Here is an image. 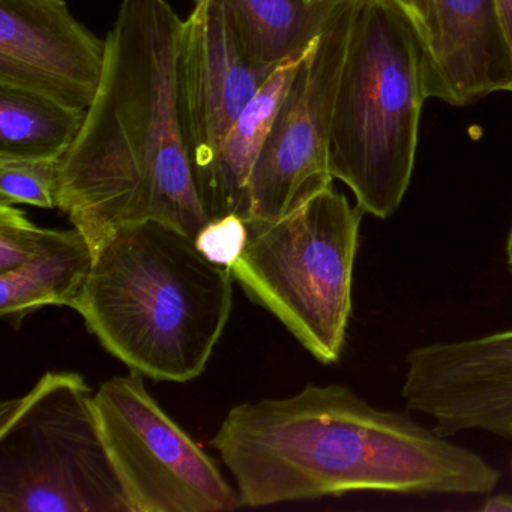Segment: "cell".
Masks as SVG:
<instances>
[{"label":"cell","mask_w":512,"mask_h":512,"mask_svg":"<svg viewBox=\"0 0 512 512\" xmlns=\"http://www.w3.org/2000/svg\"><path fill=\"white\" fill-rule=\"evenodd\" d=\"M427 100L424 44L394 0H358L338 83L331 172L364 214L400 208L415 169Z\"/></svg>","instance_id":"4"},{"label":"cell","mask_w":512,"mask_h":512,"mask_svg":"<svg viewBox=\"0 0 512 512\" xmlns=\"http://www.w3.org/2000/svg\"><path fill=\"white\" fill-rule=\"evenodd\" d=\"M194 2H197V0H194Z\"/></svg>","instance_id":"25"},{"label":"cell","mask_w":512,"mask_h":512,"mask_svg":"<svg viewBox=\"0 0 512 512\" xmlns=\"http://www.w3.org/2000/svg\"><path fill=\"white\" fill-rule=\"evenodd\" d=\"M232 278L181 230L146 221L121 227L95 248L70 308L130 370L187 383L205 371L229 323Z\"/></svg>","instance_id":"3"},{"label":"cell","mask_w":512,"mask_h":512,"mask_svg":"<svg viewBox=\"0 0 512 512\" xmlns=\"http://www.w3.org/2000/svg\"><path fill=\"white\" fill-rule=\"evenodd\" d=\"M247 241L248 224L238 214L211 218L194 238L197 250L206 260L227 269L238 262Z\"/></svg>","instance_id":"19"},{"label":"cell","mask_w":512,"mask_h":512,"mask_svg":"<svg viewBox=\"0 0 512 512\" xmlns=\"http://www.w3.org/2000/svg\"><path fill=\"white\" fill-rule=\"evenodd\" d=\"M482 511H512V494H499L488 497Z\"/></svg>","instance_id":"22"},{"label":"cell","mask_w":512,"mask_h":512,"mask_svg":"<svg viewBox=\"0 0 512 512\" xmlns=\"http://www.w3.org/2000/svg\"><path fill=\"white\" fill-rule=\"evenodd\" d=\"M230 28L253 64L275 68L314 43L338 0H220Z\"/></svg>","instance_id":"15"},{"label":"cell","mask_w":512,"mask_h":512,"mask_svg":"<svg viewBox=\"0 0 512 512\" xmlns=\"http://www.w3.org/2000/svg\"><path fill=\"white\" fill-rule=\"evenodd\" d=\"M364 211L334 185L275 221H247L233 280L325 365L340 361L352 314Z\"/></svg>","instance_id":"5"},{"label":"cell","mask_w":512,"mask_h":512,"mask_svg":"<svg viewBox=\"0 0 512 512\" xmlns=\"http://www.w3.org/2000/svg\"><path fill=\"white\" fill-rule=\"evenodd\" d=\"M86 110L0 86V157L59 161L76 142Z\"/></svg>","instance_id":"16"},{"label":"cell","mask_w":512,"mask_h":512,"mask_svg":"<svg viewBox=\"0 0 512 512\" xmlns=\"http://www.w3.org/2000/svg\"><path fill=\"white\" fill-rule=\"evenodd\" d=\"M505 256H506V265H508V269H509V274L512 275V221H511V227H509L508 238H506Z\"/></svg>","instance_id":"23"},{"label":"cell","mask_w":512,"mask_h":512,"mask_svg":"<svg viewBox=\"0 0 512 512\" xmlns=\"http://www.w3.org/2000/svg\"><path fill=\"white\" fill-rule=\"evenodd\" d=\"M181 17L169 0H122L94 103L59 161L56 202L98 247L157 221L196 238L203 208L178 94Z\"/></svg>","instance_id":"2"},{"label":"cell","mask_w":512,"mask_h":512,"mask_svg":"<svg viewBox=\"0 0 512 512\" xmlns=\"http://www.w3.org/2000/svg\"><path fill=\"white\" fill-rule=\"evenodd\" d=\"M59 161L0 157V205L58 208Z\"/></svg>","instance_id":"17"},{"label":"cell","mask_w":512,"mask_h":512,"mask_svg":"<svg viewBox=\"0 0 512 512\" xmlns=\"http://www.w3.org/2000/svg\"><path fill=\"white\" fill-rule=\"evenodd\" d=\"M94 257V247L76 227L47 229L28 262L0 274V316L19 326L28 314L49 305L71 307L88 281Z\"/></svg>","instance_id":"14"},{"label":"cell","mask_w":512,"mask_h":512,"mask_svg":"<svg viewBox=\"0 0 512 512\" xmlns=\"http://www.w3.org/2000/svg\"><path fill=\"white\" fill-rule=\"evenodd\" d=\"M307 2L310 5H320L325 4V2H328V0H307Z\"/></svg>","instance_id":"24"},{"label":"cell","mask_w":512,"mask_h":512,"mask_svg":"<svg viewBox=\"0 0 512 512\" xmlns=\"http://www.w3.org/2000/svg\"><path fill=\"white\" fill-rule=\"evenodd\" d=\"M394 2L412 20L413 26L424 44V50H427L436 38L434 0H394Z\"/></svg>","instance_id":"20"},{"label":"cell","mask_w":512,"mask_h":512,"mask_svg":"<svg viewBox=\"0 0 512 512\" xmlns=\"http://www.w3.org/2000/svg\"><path fill=\"white\" fill-rule=\"evenodd\" d=\"M46 232L16 205H0V274L28 262L43 244Z\"/></svg>","instance_id":"18"},{"label":"cell","mask_w":512,"mask_h":512,"mask_svg":"<svg viewBox=\"0 0 512 512\" xmlns=\"http://www.w3.org/2000/svg\"><path fill=\"white\" fill-rule=\"evenodd\" d=\"M104 64L106 41L77 22L64 0H0V86L88 110Z\"/></svg>","instance_id":"11"},{"label":"cell","mask_w":512,"mask_h":512,"mask_svg":"<svg viewBox=\"0 0 512 512\" xmlns=\"http://www.w3.org/2000/svg\"><path fill=\"white\" fill-rule=\"evenodd\" d=\"M436 38L424 50L427 98L469 106L512 92V49L496 0H434Z\"/></svg>","instance_id":"12"},{"label":"cell","mask_w":512,"mask_h":512,"mask_svg":"<svg viewBox=\"0 0 512 512\" xmlns=\"http://www.w3.org/2000/svg\"><path fill=\"white\" fill-rule=\"evenodd\" d=\"M401 398L442 436L512 437V329L410 350Z\"/></svg>","instance_id":"9"},{"label":"cell","mask_w":512,"mask_h":512,"mask_svg":"<svg viewBox=\"0 0 512 512\" xmlns=\"http://www.w3.org/2000/svg\"><path fill=\"white\" fill-rule=\"evenodd\" d=\"M274 68L242 52L220 0H197L182 22L178 94L185 139L199 175Z\"/></svg>","instance_id":"10"},{"label":"cell","mask_w":512,"mask_h":512,"mask_svg":"<svg viewBox=\"0 0 512 512\" xmlns=\"http://www.w3.org/2000/svg\"><path fill=\"white\" fill-rule=\"evenodd\" d=\"M358 0H338L302 58L272 121L248 188V221H275L331 187V131Z\"/></svg>","instance_id":"8"},{"label":"cell","mask_w":512,"mask_h":512,"mask_svg":"<svg viewBox=\"0 0 512 512\" xmlns=\"http://www.w3.org/2000/svg\"><path fill=\"white\" fill-rule=\"evenodd\" d=\"M0 512H130L79 373L0 406Z\"/></svg>","instance_id":"6"},{"label":"cell","mask_w":512,"mask_h":512,"mask_svg":"<svg viewBox=\"0 0 512 512\" xmlns=\"http://www.w3.org/2000/svg\"><path fill=\"white\" fill-rule=\"evenodd\" d=\"M305 53L286 59L274 68L221 140L208 166L196 176L200 199L209 218L227 214L241 215L245 221L250 218L251 175L268 139L275 113Z\"/></svg>","instance_id":"13"},{"label":"cell","mask_w":512,"mask_h":512,"mask_svg":"<svg viewBox=\"0 0 512 512\" xmlns=\"http://www.w3.org/2000/svg\"><path fill=\"white\" fill-rule=\"evenodd\" d=\"M497 13L512 49V0H496Z\"/></svg>","instance_id":"21"},{"label":"cell","mask_w":512,"mask_h":512,"mask_svg":"<svg viewBox=\"0 0 512 512\" xmlns=\"http://www.w3.org/2000/svg\"><path fill=\"white\" fill-rule=\"evenodd\" d=\"M107 454L130 512H221L242 508L217 461L149 394L130 370L94 392Z\"/></svg>","instance_id":"7"},{"label":"cell","mask_w":512,"mask_h":512,"mask_svg":"<svg viewBox=\"0 0 512 512\" xmlns=\"http://www.w3.org/2000/svg\"><path fill=\"white\" fill-rule=\"evenodd\" d=\"M209 445L235 479L242 508L347 493L490 494L500 472L472 449L343 385L230 409Z\"/></svg>","instance_id":"1"}]
</instances>
